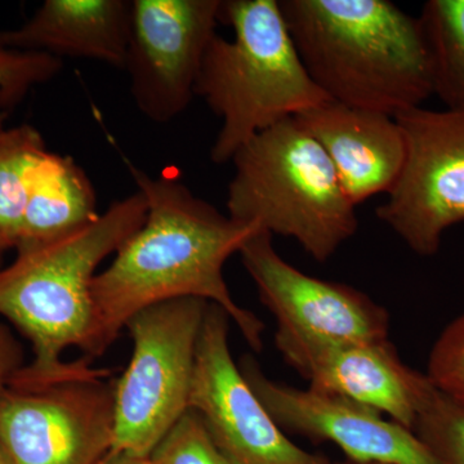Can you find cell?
I'll return each instance as SVG.
<instances>
[{
    "label": "cell",
    "mask_w": 464,
    "mask_h": 464,
    "mask_svg": "<svg viewBox=\"0 0 464 464\" xmlns=\"http://www.w3.org/2000/svg\"><path fill=\"white\" fill-rule=\"evenodd\" d=\"M133 2L45 0L24 25L0 33L14 50L99 61L125 69Z\"/></svg>",
    "instance_id": "cell-15"
},
{
    "label": "cell",
    "mask_w": 464,
    "mask_h": 464,
    "mask_svg": "<svg viewBox=\"0 0 464 464\" xmlns=\"http://www.w3.org/2000/svg\"><path fill=\"white\" fill-rule=\"evenodd\" d=\"M420 18L431 63L433 94L464 112V0H430Z\"/></svg>",
    "instance_id": "cell-17"
},
{
    "label": "cell",
    "mask_w": 464,
    "mask_h": 464,
    "mask_svg": "<svg viewBox=\"0 0 464 464\" xmlns=\"http://www.w3.org/2000/svg\"><path fill=\"white\" fill-rule=\"evenodd\" d=\"M413 432L439 464H464V404L438 389L418 415Z\"/></svg>",
    "instance_id": "cell-19"
},
{
    "label": "cell",
    "mask_w": 464,
    "mask_h": 464,
    "mask_svg": "<svg viewBox=\"0 0 464 464\" xmlns=\"http://www.w3.org/2000/svg\"><path fill=\"white\" fill-rule=\"evenodd\" d=\"M0 464H11V462H9L7 454H5V449L2 447V444H0Z\"/></svg>",
    "instance_id": "cell-25"
},
{
    "label": "cell",
    "mask_w": 464,
    "mask_h": 464,
    "mask_svg": "<svg viewBox=\"0 0 464 464\" xmlns=\"http://www.w3.org/2000/svg\"><path fill=\"white\" fill-rule=\"evenodd\" d=\"M228 216L292 237L324 264L356 234V207L314 137L288 118L262 130L232 158Z\"/></svg>",
    "instance_id": "cell-5"
},
{
    "label": "cell",
    "mask_w": 464,
    "mask_h": 464,
    "mask_svg": "<svg viewBox=\"0 0 464 464\" xmlns=\"http://www.w3.org/2000/svg\"><path fill=\"white\" fill-rule=\"evenodd\" d=\"M427 377L440 392L464 404V313L445 326L433 344Z\"/></svg>",
    "instance_id": "cell-22"
},
{
    "label": "cell",
    "mask_w": 464,
    "mask_h": 464,
    "mask_svg": "<svg viewBox=\"0 0 464 464\" xmlns=\"http://www.w3.org/2000/svg\"><path fill=\"white\" fill-rule=\"evenodd\" d=\"M231 320L208 304L195 360L190 409L199 413L217 447L231 464H332L299 448L277 426L234 362Z\"/></svg>",
    "instance_id": "cell-10"
},
{
    "label": "cell",
    "mask_w": 464,
    "mask_h": 464,
    "mask_svg": "<svg viewBox=\"0 0 464 464\" xmlns=\"http://www.w3.org/2000/svg\"><path fill=\"white\" fill-rule=\"evenodd\" d=\"M127 167L148 203V217L92 284L88 359L105 353L140 311L179 298H200L224 308L259 353L265 324L232 298L224 267L261 228L219 212L176 177H151L130 161Z\"/></svg>",
    "instance_id": "cell-1"
},
{
    "label": "cell",
    "mask_w": 464,
    "mask_h": 464,
    "mask_svg": "<svg viewBox=\"0 0 464 464\" xmlns=\"http://www.w3.org/2000/svg\"><path fill=\"white\" fill-rule=\"evenodd\" d=\"M106 369L0 396V444L11 464H99L114 439Z\"/></svg>",
    "instance_id": "cell-8"
},
{
    "label": "cell",
    "mask_w": 464,
    "mask_h": 464,
    "mask_svg": "<svg viewBox=\"0 0 464 464\" xmlns=\"http://www.w3.org/2000/svg\"><path fill=\"white\" fill-rule=\"evenodd\" d=\"M93 183L74 159L44 150L32 168L17 249L63 237L99 217Z\"/></svg>",
    "instance_id": "cell-16"
},
{
    "label": "cell",
    "mask_w": 464,
    "mask_h": 464,
    "mask_svg": "<svg viewBox=\"0 0 464 464\" xmlns=\"http://www.w3.org/2000/svg\"><path fill=\"white\" fill-rule=\"evenodd\" d=\"M221 21L231 41L213 36L204 54L195 96L219 119L210 149L225 164L262 130L329 101L299 57L276 0H226Z\"/></svg>",
    "instance_id": "cell-4"
},
{
    "label": "cell",
    "mask_w": 464,
    "mask_h": 464,
    "mask_svg": "<svg viewBox=\"0 0 464 464\" xmlns=\"http://www.w3.org/2000/svg\"><path fill=\"white\" fill-rule=\"evenodd\" d=\"M295 119L322 146L353 206L398 181L405 140L395 116L329 100Z\"/></svg>",
    "instance_id": "cell-14"
},
{
    "label": "cell",
    "mask_w": 464,
    "mask_h": 464,
    "mask_svg": "<svg viewBox=\"0 0 464 464\" xmlns=\"http://www.w3.org/2000/svg\"><path fill=\"white\" fill-rule=\"evenodd\" d=\"M239 255L276 320L275 346L285 362L319 347L389 338L386 308L353 286L297 270L276 252L267 231L250 237Z\"/></svg>",
    "instance_id": "cell-7"
},
{
    "label": "cell",
    "mask_w": 464,
    "mask_h": 464,
    "mask_svg": "<svg viewBox=\"0 0 464 464\" xmlns=\"http://www.w3.org/2000/svg\"><path fill=\"white\" fill-rule=\"evenodd\" d=\"M5 252V249L3 248L2 246H0V264H2V259H3V253Z\"/></svg>",
    "instance_id": "cell-27"
},
{
    "label": "cell",
    "mask_w": 464,
    "mask_h": 464,
    "mask_svg": "<svg viewBox=\"0 0 464 464\" xmlns=\"http://www.w3.org/2000/svg\"><path fill=\"white\" fill-rule=\"evenodd\" d=\"M395 118L405 161L377 216L415 255L431 257L464 221V112L420 106Z\"/></svg>",
    "instance_id": "cell-9"
},
{
    "label": "cell",
    "mask_w": 464,
    "mask_h": 464,
    "mask_svg": "<svg viewBox=\"0 0 464 464\" xmlns=\"http://www.w3.org/2000/svg\"><path fill=\"white\" fill-rule=\"evenodd\" d=\"M99 464H151L149 457L134 456L124 451H110Z\"/></svg>",
    "instance_id": "cell-24"
},
{
    "label": "cell",
    "mask_w": 464,
    "mask_h": 464,
    "mask_svg": "<svg viewBox=\"0 0 464 464\" xmlns=\"http://www.w3.org/2000/svg\"><path fill=\"white\" fill-rule=\"evenodd\" d=\"M209 304L173 299L140 311L125 325L133 348L114 383L111 451L149 457L190 409L198 342Z\"/></svg>",
    "instance_id": "cell-6"
},
{
    "label": "cell",
    "mask_w": 464,
    "mask_h": 464,
    "mask_svg": "<svg viewBox=\"0 0 464 464\" xmlns=\"http://www.w3.org/2000/svg\"><path fill=\"white\" fill-rule=\"evenodd\" d=\"M23 351L16 338L0 324V396L8 389L12 378L23 368Z\"/></svg>",
    "instance_id": "cell-23"
},
{
    "label": "cell",
    "mask_w": 464,
    "mask_h": 464,
    "mask_svg": "<svg viewBox=\"0 0 464 464\" xmlns=\"http://www.w3.org/2000/svg\"><path fill=\"white\" fill-rule=\"evenodd\" d=\"M285 362L310 389L369 406L411 431L436 389L400 359L389 338L319 347Z\"/></svg>",
    "instance_id": "cell-13"
},
{
    "label": "cell",
    "mask_w": 464,
    "mask_h": 464,
    "mask_svg": "<svg viewBox=\"0 0 464 464\" xmlns=\"http://www.w3.org/2000/svg\"><path fill=\"white\" fill-rule=\"evenodd\" d=\"M221 7V0H133L124 70L149 121L169 123L190 105Z\"/></svg>",
    "instance_id": "cell-11"
},
{
    "label": "cell",
    "mask_w": 464,
    "mask_h": 464,
    "mask_svg": "<svg viewBox=\"0 0 464 464\" xmlns=\"http://www.w3.org/2000/svg\"><path fill=\"white\" fill-rule=\"evenodd\" d=\"M148 217L140 191L112 201L90 224L17 249L14 261L0 267V316L32 343L34 360L9 386H44L88 373L90 359L63 362L70 347L87 350L93 324L92 284L97 268L139 230Z\"/></svg>",
    "instance_id": "cell-2"
},
{
    "label": "cell",
    "mask_w": 464,
    "mask_h": 464,
    "mask_svg": "<svg viewBox=\"0 0 464 464\" xmlns=\"http://www.w3.org/2000/svg\"><path fill=\"white\" fill-rule=\"evenodd\" d=\"M239 368L285 433L333 442L353 462L439 464L411 430L369 406L270 380L250 357H244Z\"/></svg>",
    "instance_id": "cell-12"
},
{
    "label": "cell",
    "mask_w": 464,
    "mask_h": 464,
    "mask_svg": "<svg viewBox=\"0 0 464 464\" xmlns=\"http://www.w3.org/2000/svg\"><path fill=\"white\" fill-rule=\"evenodd\" d=\"M45 146L29 124L0 127V246L16 249L23 232L30 172Z\"/></svg>",
    "instance_id": "cell-18"
},
{
    "label": "cell",
    "mask_w": 464,
    "mask_h": 464,
    "mask_svg": "<svg viewBox=\"0 0 464 464\" xmlns=\"http://www.w3.org/2000/svg\"><path fill=\"white\" fill-rule=\"evenodd\" d=\"M149 459L151 464H231L194 409H188L177 420Z\"/></svg>",
    "instance_id": "cell-21"
},
{
    "label": "cell",
    "mask_w": 464,
    "mask_h": 464,
    "mask_svg": "<svg viewBox=\"0 0 464 464\" xmlns=\"http://www.w3.org/2000/svg\"><path fill=\"white\" fill-rule=\"evenodd\" d=\"M344 464H383V463H374V462H353V460H350V462Z\"/></svg>",
    "instance_id": "cell-26"
},
{
    "label": "cell",
    "mask_w": 464,
    "mask_h": 464,
    "mask_svg": "<svg viewBox=\"0 0 464 464\" xmlns=\"http://www.w3.org/2000/svg\"><path fill=\"white\" fill-rule=\"evenodd\" d=\"M314 83L329 100L391 116L433 94L420 18L389 0H280Z\"/></svg>",
    "instance_id": "cell-3"
},
{
    "label": "cell",
    "mask_w": 464,
    "mask_h": 464,
    "mask_svg": "<svg viewBox=\"0 0 464 464\" xmlns=\"http://www.w3.org/2000/svg\"><path fill=\"white\" fill-rule=\"evenodd\" d=\"M63 67L60 58L14 50L0 38V110L7 114L16 109L34 87L48 83Z\"/></svg>",
    "instance_id": "cell-20"
}]
</instances>
